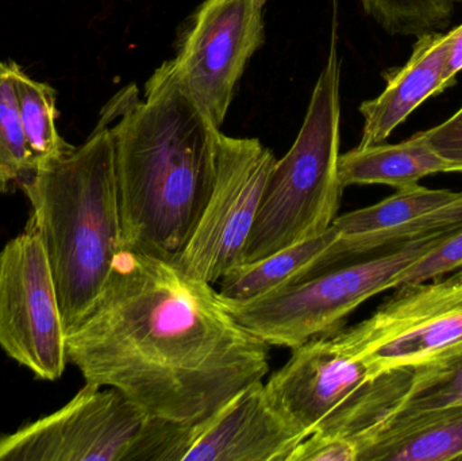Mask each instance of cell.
Here are the masks:
<instances>
[{"label":"cell","mask_w":462,"mask_h":461,"mask_svg":"<svg viewBox=\"0 0 462 461\" xmlns=\"http://www.w3.org/2000/svg\"><path fill=\"white\" fill-rule=\"evenodd\" d=\"M338 240L311 272L462 227V191L418 186L334 219ZM310 272V273H311Z\"/></svg>","instance_id":"7c38bea8"},{"label":"cell","mask_w":462,"mask_h":461,"mask_svg":"<svg viewBox=\"0 0 462 461\" xmlns=\"http://www.w3.org/2000/svg\"><path fill=\"white\" fill-rule=\"evenodd\" d=\"M271 346L219 292L164 257L122 248L97 302L67 332L86 383L119 390L149 419L192 425L269 373Z\"/></svg>","instance_id":"6da1fadb"},{"label":"cell","mask_w":462,"mask_h":461,"mask_svg":"<svg viewBox=\"0 0 462 461\" xmlns=\"http://www.w3.org/2000/svg\"><path fill=\"white\" fill-rule=\"evenodd\" d=\"M19 189L32 207L29 225L42 240L68 332L102 294L122 249L107 116L100 113L80 146L32 171Z\"/></svg>","instance_id":"3957f363"},{"label":"cell","mask_w":462,"mask_h":461,"mask_svg":"<svg viewBox=\"0 0 462 461\" xmlns=\"http://www.w3.org/2000/svg\"><path fill=\"white\" fill-rule=\"evenodd\" d=\"M426 143L452 168L462 172V107L448 121L422 132Z\"/></svg>","instance_id":"cb8c5ba5"},{"label":"cell","mask_w":462,"mask_h":461,"mask_svg":"<svg viewBox=\"0 0 462 461\" xmlns=\"http://www.w3.org/2000/svg\"><path fill=\"white\" fill-rule=\"evenodd\" d=\"M148 419L119 390L86 383L59 410L0 435V461H129Z\"/></svg>","instance_id":"30bf717a"},{"label":"cell","mask_w":462,"mask_h":461,"mask_svg":"<svg viewBox=\"0 0 462 461\" xmlns=\"http://www.w3.org/2000/svg\"><path fill=\"white\" fill-rule=\"evenodd\" d=\"M462 270V227L448 235L426 256L399 275L396 289L439 281L448 273Z\"/></svg>","instance_id":"7402d4cb"},{"label":"cell","mask_w":462,"mask_h":461,"mask_svg":"<svg viewBox=\"0 0 462 461\" xmlns=\"http://www.w3.org/2000/svg\"><path fill=\"white\" fill-rule=\"evenodd\" d=\"M341 59L337 24L295 143L276 160L253 224L244 263L311 240L330 229L341 206ZM242 263V264H244Z\"/></svg>","instance_id":"277c9868"},{"label":"cell","mask_w":462,"mask_h":461,"mask_svg":"<svg viewBox=\"0 0 462 461\" xmlns=\"http://www.w3.org/2000/svg\"><path fill=\"white\" fill-rule=\"evenodd\" d=\"M357 456L353 441L311 433L293 449L288 461H357Z\"/></svg>","instance_id":"603a6c76"},{"label":"cell","mask_w":462,"mask_h":461,"mask_svg":"<svg viewBox=\"0 0 462 461\" xmlns=\"http://www.w3.org/2000/svg\"><path fill=\"white\" fill-rule=\"evenodd\" d=\"M453 281H457V283L462 284V270L460 272L456 273V275L452 276Z\"/></svg>","instance_id":"484cf974"},{"label":"cell","mask_w":462,"mask_h":461,"mask_svg":"<svg viewBox=\"0 0 462 461\" xmlns=\"http://www.w3.org/2000/svg\"><path fill=\"white\" fill-rule=\"evenodd\" d=\"M462 70V23L453 29V37L448 49L447 60L442 68L437 95L442 94L445 89L455 84L456 76Z\"/></svg>","instance_id":"d4e9b609"},{"label":"cell","mask_w":462,"mask_h":461,"mask_svg":"<svg viewBox=\"0 0 462 461\" xmlns=\"http://www.w3.org/2000/svg\"><path fill=\"white\" fill-rule=\"evenodd\" d=\"M14 84L24 138L34 171L64 156L75 146L67 143L57 129L59 110L56 89L51 84L35 80L27 75L16 62Z\"/></svg>","instance_id":"d6986e66"},{"label":"cell","mask_w":462,"mask_h":461,"mask_svg":"<svg viewBox=\"0 0 462 461\" xmlns=\"http://www.w3.org/2000/svg\"><path fill=\"white\" fill-rule=\"evenodd\" d=\"M276 160L258 138L221 133L210 199L191 237L171 263L211 286L219 283L227 271L242 264Z\"/></svg>","instance_id":"52a82bcc"},{"label":"cell","mask_w":462,"mask_h":461,"mask_svg":"<svg viewBox=\"0 0 462 461\" xmlns=\"http://www.w3.org/2000/svg\"><path fill=\"white\" fill-rule=\"evenodd\" d=\"M265 383L274 408L306 436L371 381L368 368L330 337L292 349Z\"/></svg>","instance_id":"4fadbf2b"},{"label":"cell","mask_w":462,"mask_h":461,"mask_svg":"<svg viewBox=\"0 0 462 461\" xmlns=\"http://www.w3.org/2000/svg\"><path fill=\"white\" fill-rule=\"evenodd\" d=\"M455 406H462V348L402 371L393 401L372 428Z\"/></svg>","instance_id":"ac0fdd59"},{"label":"cell","mask_w":462,"mask_h":461,"mask_svg":"<svg viewBox=\"0 0 462 461\" xmlns=\"http://www.w3.org/2000/svg\"><path fill=\"white\" fill-rule=\"evenodd\" d=\"M100 113L110 122L122 248L172 260L191 237L216 180L221 129L165 61L125 87Z\"/></svg>","instance_id":"7a4b0ae2"},{"label":"cell","mask_w":462,"mask_h":461,"mask_svg":"<svg viewBox=\"0 0 462 461\" xmlns=\"http://www.w3.org/2000/svg\"><path fill=\"white\" fill-rule=\"evenodd\" d=\"M178 425L170 461H288L307 438L274 408L263 381L245 387L208 419Z\"/></svg>","instance_id":"8fae6325"},{"label":"cell","mask_w":462,"mask_h":461,"mask_svg":"<svg viewBox=\"0 0 462 461\" xmlns=\"http://www.w3.org/2000/svg\"><path fill=\"white\" fill-rule=\"evenodd\" d=\"M356 446L357 461L462 460V406L377 425Z\"/></svg>","instance_id":"9a60e30c"},{"label":"cell","mask_w":462,"mask_h":461,"mask_svg":"<svg viewBox=\"0 0 462 461\" xmlns=\"http://www.w3.org/2000/svg\"><path fill=\"white\" fill-rule=\"evenodd\" d=\"M452 37L453 30L418 37L406 65L387 76L384 91L361 103L364 126L358 146L384 143L426 99L436 97Z\"/></svg>","instance_id":"5bb4252c"},{"label":"cell","mask_w":462,"mask_h":461,"mask_svg":"<svg viewBox=\"0 0 462 461\" xmlns=\"http://www.w3.org/2000/svg\"><path fill=\"white\" fill-rule=\"evenodd\" d=\"M361 5L390 34L417 37L447 29L455 11L453 0H361Z\"/></svg>","instance_id":"44dd1931"},{"label":"cell","mask_w":462,"mask_h":461,"mask_svg":"<svg viewBox=\"0 0 462 461\" xmlns=\"http://www.w3.org/2000/svg\"><path fill=\"white\" fill-rule=\"evenodd\" d=\"M439 172H452V168L426 143L422 133L403 143L357 146L339 157V178L345 189L383 184L399 191Z\"/></svg>","instance_id":"2e32d148"},{"label":"cell","mask_w":462,"mask_h":461,"mask_svg":"<svg viewBox=\"0 0 462 461\" xmlns=\"http://www.w3.org/2000/svg\"><path fill=\"white\" fill-rule=\"evenodd\" d=\"M396 290L374 316L333 336L365 364L371 381L462 348V284L448 278Z\"/></svg>","instance_id":"8992f818"},{"label":"cell","mask_w":462,"mask_h":461,"mask_svg":"<svg viewBox=\"0 0 462 461\" xmlns=\"http://www.w3.org/2000/svg\"><path fill=\"white\" fill-rule=\"evenodd\" d=\"M15 61H0V195L7 194L32 172L14 84Z\"/></svg>","instance_id":"ffe728a7"},{"label":"cell","mask_w":462,"mask_h":461,"mask_svg":"<svg viewBox=\"0 0 462 461\" xmlns=\"http://www.w3.org/2000/svg\"><path fill=\"white\" fill-rule=\"evenodd\" d=\"M268 0H203L179 38L171 72L221 129L247 62L265 43Z\"/></svg>","instance_id":"9c48e42d"},{"label":"cell","mask_w":462,"mask_h":461,"mask_svg":"<svg viewBox=\"0 0 462 461\" xmlns=\"http://www.w3.org/2000/svg\"><path fill=\"white\" fill-rule=\"evenodd\" d=\"M337 240L338 233L331 225L318 237L236 265L222 276L219 297L224 302H250L288 286L318 267Z\"/></svg>","instance_id":"e0dca14e"},{"label":"cell","mask_w":462,"mask_h":461,"mask_svg":"<svg viewBox=\"0 0 462 461\" xmlns=\"http://www.w3.org/2000/svg\"><path fill=\"white\" fill-rule=\"evenodd\" d=\"M0 348L38 381H59L69 364L53 273L29 224L0 249Z\"/></svg>","instance_id":"ba28073f"},{"label":"cell","mask_w":462,"mask_h":461,"mask_svg":"<svg viewBox=\"0 0 462 461\" xmlns=\"http://www.w3.org/2000/svg\"><path fill=\"white\" fill-rule=\"evenodd\" d=\"M456 232V230H455ZM453 232L319 268L265 297L225 302L239 324L268 346L296 348L341 332L347 317L380 292L396 289L399 275Z\"/></svg>","instance_id":"5b68a950"}]
</instances>
